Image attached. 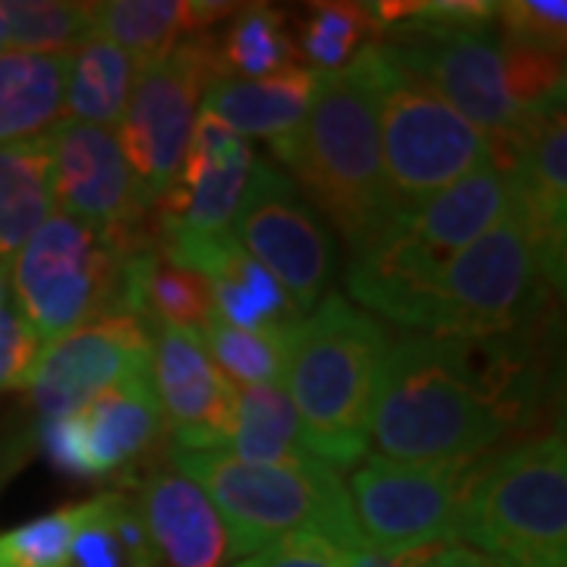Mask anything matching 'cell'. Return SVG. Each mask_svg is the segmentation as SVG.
<instances>
[{
    "label": "cell",
    "instance_id": "obj_1",
    "mask_svg": "<svg viewBox=\"0 0 567 567\" xmlns=\"http://www.w3.org/2000/svg\"><path fill=\"white\" fill-rule=\"evenodd\" d=\"M514 369L488 341L410 334L379 365L369 439L388 461H480L517 420Z\"/></svg>",
    "mask_w": 567,
    "mask_h": 567
},
{
    "label": "cell",
    "instance_id": "obj_2",
    "mask_svg": "<svg viewBox=\"0 0 567 567\" xmlns=\"http://www.w3.org/2000/svg\"><path fill=\"white\" fill-rule=\"evenodd\" d=\"M379 41L338 73H319L303 126L278 152L312 205L350 246V259L382 240L404 212L391 196L379 136Z\"/></svg>",
    "mask_w": 567,
    "mask_h": 567
},
{
    "label": "cell",
    "instance_id": "obj_3",
    "mask_svg": "<svg viewBox=\"0 0 567 567\" xmlns=\"http://www.w3.org/2000/svg\"><path fill=\"white\" fill-rule=\"evenodd\" d=\"M391 334L375 316L328 293L290 328L284 391L300 416L306 447L334 473L357 466L369 447V413Z\"/></svg>",
    "mask_w": 567,
    "mask_h": 567
},
{
    "label": "cell",
    "instance_id": "obj_4",
    "mask_svg": "<svg viewBox=\"0 0 567 567\" xmlns=\"http://www.w3.org/2000/svg\"><path fill=\"white\" fill-rule=\"evenodd\" d=\"M171 466L208 495L234 558L271 546L287 533H319L338 548H365L341 473L309 466L246 464L227 451H171Z\"/></svg>",
    "mask_w": 567,
    "mask_h": 567
},
{
    "label": "cell",
    "instance_id": "obj_5",
    "mask_svg": "<svg viewBox=\"0 0 567 567\" xmlns=\"http://www.w3.org/2000/svg\"><path fill=\"white\" fill-rule=\"evenodd\" d=\"M461 543L505 567H567V447L561 435L507 447L476 466Z\"/></svg>",
    "mask_w": 567,
    "mask_h": 567
},
{
    "label": "cell",
    "instance_id": "obj_6",
    "mask_svg": "<svg viewBox=\"0 0 567 567\" xmlns=\"http://www.w3.org/2000/svg\"><path fill=\"white\" fill-rule=\"evenodd\" d=\"M548 281L536 237L517 212L457 249L439 271L425 306L423 334L492 341L524 324Z\"/></svg>",
    "mask_w": 567,
    "mask_h": 567
},
{
    "label": "cell",
    "instance_id": "obj_7",
    "mask_svg": "<svg viewBox=\"0 0 567 567\" xmlns=\"http://www.w3.org/2000/svg\"><path fill=\"white\" fill-rule=\"evenodd\" d=\"M123 262L117 249L66 215H54L29 237L10 262L17 312L41 344L82 324L123 316Z\"/></svg>",
    "mask_w": 567,
    "mask_h": 567
},
{
    "label": "cell",
    "instance_id": "obj_8",
    "mask_svg": "<svg viewBox=\"0 0 567 567\" xmlns=\"http://www.w3.org/2000/svg\"><path fill=\"white\" fill-rule=\"evenodd\" d=\"M379 48L398 70L435 92L486 136L492 164H505L527 121L507 95L502 39L492 25L401 22L388 29Z\"/></svg>",
    "mask_w": 567,
    "mask_h": 567
},
{
    "label": "cell",
    "instance_id": "obj_9",
    "mask_svg": "<svg viewBox=\"0 0 567 567\" xmlns=\"http://www.w3.org/2000/svg\"><path fill=\"white\" fill-rule=\"evenodd\" d=\"M215 80H221V63L218 35L212 32L186 35L162 58L140 63L117 142L152 208L181 174L205 89Z\"/></svg>",
    "mask_w": 567,
    "mask_h": 567
},
{
    "label": "cell",
    "instance_id": "obj_10",
    "mask_svg": "<svg viewBox=\"0 0 567 567\" xmlns=\"http://www.w3.org/2000/svg\"><path fill=\"white\" fill-rule=\"evenodd\" d=\"M379 136L385 181L401 212L492 164L486 136L385 54L379 73Z\"/></svg>",
    "mask_w": 567,
    "mask_h": 567
},
{
    "label": "cell",
    "instance_id": "obj_11",
    "mask_svg": "<svg viewBox=\"0 0 567 567\" xmlns=\"http://www.w3.org/2000/svg\"><path fill=\"white\" fill-rule=\"evenodd\" d=\"M480 461L401 464L365 457L347 483L353 520L369 551L404 555L461 543V505Z\"/></svg>",
    "mask_w": 567,
    "mask_h": 567
},
{
    "label": "cell",
    "instance_id": "obj_12",
    "mask_svg": "<svg viewBox=\"0 0 567 567\" xmlns=\"http://www.w3.org/2000/svg\"><path fill=\"white\" fill-rule=\"evenodd\" d=\"M54 199L61 215L85 224L117 249L158 246V221L114 130L61 121L51 133Z\"/></svg>",
    "mask_w": 567,
    "mask_h": 567
},
{
    "label": "cell",
    "instance_id": "obj_13",
    "mask_svg": "<svg viewBox=\"0 0 567 567\" xmlns=\"http://www.w3.org/2000/svg\"><path fill=\"white\" fill-rule=\"evenodd\" d=\"M234 240L281 284L300 312L322 300L334 271V240L293 181L268 162H252Z\"/></svg>",
    "mask_w": 567,
    "mask_h": 567
},
{
    "label": "cell",
    "instance_id": "obj_14",
    "mask_svg": "<svg viewBox=\"0 0 567 567\" xmlns=\"http://www.w3.org/2000/svg\"><path fill=\"white\" fill-rule=\"evenodd\" d=\"M152 331L130 316H107L41 347L29 379L35 420L76 416L99 394L133 375L152 372Z\"/></svg>",
    "mask_w": 567,
    "mask_h": 567
},
{
    "label": "cell",
    "instance_id": "obj_15",
    "mask_svg": "<svg viewBox=\"0 0 567 567\" xmlns=\"http://www.w3.org/2000/svg\"><path fill=\"white\" fill-rule=\"evenodd\" d=\"M252 162L249 142L199 111L181 174L155 205L158 237H230Z\"/></svg>",
    "mask_w": 567,
    "mask_h": 567
},
{
    "label": "cell",
    "instance_id": "obj_16",
    "mask_svg": "<svg viewBox=\"0 0 567 567\" xmlns=\"http://www.w3.org/2000/svg\"><path fill=\"white\" fill-rule=\"evenodd\" d=\"M152 385L164 429L181 451H224L237 385L208 357L193 328L152 324Z\"/></svg>",
    "mask_w": 567,
    "mask_h": 567
},
{
    "label": "cell",
    "instance_id": "obj_17",
    "mask_svg": "<svg viewBox=\"0 0 567 567\" xmlns=\"http://www.w3.org/2000/svg\"><path fill=\"white\" fill-rule=\"evenodd\" d=\"M158 249L167 262L199 271L212 284L215 316L246 331L290 328L303 319L297 303L287 297L262 265L230 237H158Z\"/></svg>",
    "mask_w": 567,
    "mask_h": 567
},
{
    "label": "cell",
    "instance_id": "obj_18",
    "mask_svg": "<svg viewBox=\"0 0 567 567\" xmlns=\"http://www.w3.org/2000/svg\"><path fill=\"white\" fill-rule=\"evenodd\" d=\"M514 205L517 196L511 174L498 164H486L466 174L464 181L451 183L442 193L406 208L391 224V230L404 237L425 262L442 268L457 249L480 240L495 224L505 221Z\"/></svg>",
    "mask_w": 567,
    "mask_h": 567
},
{
    "label": "cell",
    "instance_id": "obj_19",
    "mask_svg": "<svg viewBox=\"0 0 567 567\" xmlns=\"http://www.w3.org/2000/svg\"><path fill=\"white\" fill-rule=\"evenodd\" d=\"M136 498L164 567H227L234 558L218 511L183 473L152 470Z\"/></svg>",
    "mask_w": 567,
    "mask_h": 567
},
{
    "label": "cell",
    "instance_id": "obj_20",
    "mask_svg": "<svg viewBox=\"0 0 567 567\" xmlns=\"http://www.w3.org/2000/svg\"><path fill=\"white\" fill-rule=\"evenodd\" d=\"M316 82L319 73L303 66H287L259 80H215L205 89L199 111L218 117L240 140H265L278 155L300 133Z\"/></svg>",
    "mask_w": 567,
    "mask_h": 567
},
{
    "label": "cell",
    "instance_id": "obj_21",
    "mask_svg": "<svg viewBox=\"0 0 567 567\" xmlns=\"http://www.w3.org/2000/svg\"><path fill=\"white\" fill-rule=\"evenodd\" d=\"M76 416L82 420L95 480L133 470L164 435V416L152 385V372L133 375L104 391Z\"/></svg>",
    "mask_w": 567,
    "mask_h": 567
},
{
    "label": "cell",
    "instance_id": "obj_22",
    "mask_svg": "<svg viewBox=\"0 0 567 567\" xmlns=\"http://www.w3.org/2000/svg\"><path fill=\"white\" fill-rule=\"evenodd\" d=\"M70 54L0 51V145L48 136L63 121Z\"/></svg>",
    "mask_w": 567,
    "mask_h": 567
},
{
    "label": "cell",
    "instance_id": "obj_23",
    "mask_svg": "<svg viewBox=\"0 0 567 567\" xmlns=\"http://www.w3.org/2000/svg\"><path fill=\"white\" fill-rule=\"evenodd\" d=\"M54 162L48 136L0 145V265L13 256L48 218H54Z\"/></svg>",
    "mask_w": 567,
    "mask_h": 567
},
{
    "label": "cell",
    "instance_id": "obj_24",
    "mask_svg": "<svg viewBox=\"0 0 567 567\" xmlns=\"http://www.w3.org/2000/svg\"><path fill=\"white\" fill-rule=\"evenodd\" d=\"M224 451L237 461L265 466H309V454L300 429V416L284 385L237 388L234 416L227 425Z\"/></svg>",
    "mask_w": 567,
    "mask_h": 567
},
{
    "label": "cell",
    "instance_id": "obj_25",
    "mask_svg": "<svg viewBox=\"0 0 567 567\" xmlns=\"http://www.w3.org/2000/svg\"><path fill=\"white\" fill-rule=\"evenodd\" d=\"M66 567H162L142 520L140 498L126 492H107L82 502Z\"/></svg>",
    "mask_w": 567,
    "mask_h": 567
},
{
    "label": "cell",
    "instance_id": "obj_26",
    "mask_svg": "<svg viewBox=\"0 0 567 567\" xmlns=\"http://www.w3.org/2000/svg\"><path fill=\"white\" fill-rule=\"evenodd\" d=\"M140 61L102 35L70 54V76L63 95V121L114 130L121 123Z\"/></svg>",
    "mask_w": 567,
    "mask_h": 567
},
{
    "label": "cell",
    "instance_id": "obj_27",
    "mask_svg": "<svg viewBox=\"0 0 567 567\" xmlns=\"http://www.w3.org/2000/svg\"><path fill=\"white\" fill-rule=\"evenodd\" d=\"M297 48L284 29V17L265 3H244L230 29L218 35L221 80H259L293 66Z\"/></svg>",
    "mask_w": 567,
    "mask_h": 567
},
{
    "label": "cell",
    "instance_id": "obj_28",
    "mask_svg": "<svg viewBox=\"0 0 567 567\" xmlns=\"http://www.w3.org/2000/svg\"><path fill=\"white\" fill-rule=\"evenodd\" d=\"M95 35L123 48L140 63L162 58L186 35V0H104L92 3Z\"/></svg>",
    "mask_w": 567,
    "mask_h": 567
},
{
    "label": "cell",
    "instance_id": "obj_29",
    "mask_svg": "<svg viewBox=\"0 0 567 567\" xmlns=\"http://www.w3.org/2000/svg\"><path fill=\"white\" fill-rule=\"evenodd\" d=\"M7 51L32 54H73L80 44L95 39L92 3L70 0H7Z\"/></svg>",
    "mask_w": 567,
    "mask_h": 567
},
{
    "label": "cell",
    "instance_id": "obj_30",
    "mask_svg": "<svg viewBox=\"0 0 567 567\" xmlns=\"http://www.w3.org/2000/svg\"><path fill=\"white\" fill-rule=\"evenodd\" d=\"M382 41V29L369 3H312L300 22V54L316 73H338L357 54Z\"/></svg>",
    "mask_w": 567,
    "mask_h": 567
},
{
    "label": "cell",
    "instance_id": "obj_31",
    "mask_svg": "<svg viewBox=\"0 0 567 567\" xmlns=\"http://www.w3.org/2000/svg\"><path fill=\"white\" fill-rule=\"evenodd\" d=\"M293 328V324H290ZM290 328H262V331H246L234 324L221 322L212 316L203 334V344L215 365L227 379L240 385H281L284 365H287V341Z\"/></svg>",
    "mask_w": 567,
    "mask_h": 567
},
{
    "label": "cell",
    "instance_id": "obj_32",
    "mask_svg": "<svg viewBox=\"0 0 567 567\" xmlns=\"http://www.w3.org/2000/svg\"><path fill=\"white\" fill-rule=\"evenodd\" d=\"M507 95L524 121L565 107V58L543 48L502 41Z\"/></svg>",
    "mask_w": 567,
    "mask_h": 567
},
{
    "label": "cell",
    "instance_id": "obj_33",
    "mask_svg": "<svg viewBox=\"0 0 567 567\" xmlns=\"http://www.w3.org/2000/svg\"><path fill=\"white\" fill-rule=\"evenodd\" d=\"M82 505H70L0 533V567H66Z\"/></svg>",
    "mask_w": 567,
    "mask_h": 567
},
{
    "label": "cell",
    "instance_id": "obj_34",
    "mask_svg": "<svg viewBox=\"0 0 567 567\" xmlns=\"http://www.w3.org/2000/svg\"><path fill=\"white\" fill-rule=\"evenodd\" d=\"M502 25V41L543 48L565 58L567 44V3L565 0H505L495 10Z\"/></svg>",
    "mask_w": 567,
    "mask_h": 567
},
{
    "label": "cell",
    "instance_id": "obj_35",
    "mask_svg": "<svg viewBox=\"0 0 567 567\" xmlns=\"http://www.w3.org/2000/svg\"><path fill=\"white\" fill-rule=\"evenodd\" d=\"M41 347V338L17 312V306H0V391L29 385Z\"/></svg>",
    "mask_w": 567,
    "mask_h": 567
},
{
    "label": "cell",
    "instance_id": "obj_36",
    "mask_svg": "<svg viewBox=\"0 0 567 567\" xmlns=\"http://www.w3.org/2000/svg\"><path fill=\"white\" fill-rule=\"evenodd\" d=\"M237 567H344V551L319 533L300 529L246 555Z\"/></svg>",
    "mask_w": 567,
    "mask_h": 567
},
{
    "label": "cell",
    "instance_id": "obj_37",
    "mask_svg": "<svg viewBox=\"0 0 567 567\" xmlns=\"http://www.w3.org/2000/svg\"><path fill=\"white\" fill-rule=\"evenodd\" d=\"M35 445L48 454V461L61 473H70L76 480H95L80 416H61V420L39 423L35 425Z\"/></svg>",
    "mask_w": 567,
    "mask_h": 567
},
{
    "label": "cell",
    "instance_id": "obj_38",
    "mask_svg": "<svg viewBox=\"0 0 567 567\" xmlns=\"http://www.w3.org/2000/svg\"><path fill=\"white\" fill-rule=\"evenodd\" d=\"M420 567H505L502 561L488 558L476 548L464 546V543H454V546H432L425 548Z\"/></svg>",
    "mask_w": 567,
    "mask_h": 567
},
{
    "label": "cell",
    "instance_id": "obj_39",
    "mask_svg": "<svg viewBox=\"0 0 567 567\" xmlns=\"http://www.w3.org/2000/svg\"><path fill=\"white\" fill-rule=\"evenodd\" d=\"M244 3L227 0H186V35H203L215 22L230 20Z\"/></svg>",
    "mask_w": 567,
    "mask_h": 567
},
{
    "label": "cell",
    "instance_id": "obj_40",
    "mask_svg": "<svg viewBox=\"0 0 567 567\" xmlns=\"http://www.w3.org/2000/svg\"><path fill=\"white\" fill-rule=\"evenodd\" d=\"M344 551V567H420L425 548L404 551V555H379L369 548H341Z\"/></svg>",
    "mask_w": 567,
    "mask_h": 567
},
{
    "label": "cell",
    "instance_id": "obj_41",
    "mask_svg": "<svg viewBox=\"0 0 567 567\" xmlns=\"http://www.w3.org/2000/svg\"><path fill=\"white\" fill-rule=\"evenodd\" d=\"M7 275H10V268H3V265H0V306H3V300H7Z\"/></svg>",
    "mask_w": 567,
    "mask_h": 567
},
{
    "label": "cell",
    "instance_id": "obj_42",
    "mask_svg": "<svg viewBox=\"0 0 567 567\" xmlns=\"http://www.w3.org/2000/svg\"><path fill=\"white\" fill-rule=\"evenodd\" d=\"M0 51H7V20H3V3H0Z\"/></svg>",
    "mask_w": 567,
    "mask_h": 567
}]
</instances>
